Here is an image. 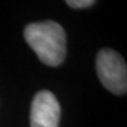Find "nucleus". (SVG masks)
I'll use <instances>...</instances> for the list:
<instances>
[{
    "label": "nucleus",
    "instance_id": "nucleus-1",
    "mask_svg": "<svg viewBox=\"0 0 127 127\" xmlns=\"http://www.w3.org/2000/svg\"><path fill=\"white\" fill-rule=\"evenodd\" d=\"M24 38L44 65L57 67L66 57V33L60 24L46 20L31 23L24 30Z\"/></svg>",
    "mask_w": 127,
    "mask_h": 127
},
{
    "label": "nucleus",
    "instance_id": "nucleus-2",
    "mask_svg": "<svg viewBox=\"0 0 127 127\" xmlns=\"http://www.w3.org/2000/svg\"><path fill=\"white\" fill-rule=\"evenodd\" d=\"M96 74L102 86L115 95L127 92V66L121 55L112 48H102L95 59Z\"/></svg>",
    "mask_w": 127,
    "mask_h": 127
},
{
    "label": "nucleus",
    "instance_id": "nucleus-3",
    "mask_svg": "<svg viewBox=\"0 0 127 127\" xmlns=\"http://www.w3.org/2000/svg\"><path fill=\"white\" fill-rule=\"evenodd\" d=\"M60 104L51 91L42 90L34 95L31 105V127H59Z\"/></svg>",
    "mask_w": 127,
    "mask_h": 127
},
{
    "label": "nucleus",
    "instance_id": "nucleus-4",
    "mask_svg": "<svg viewBox=\"0 0 127 127\" xmlns=\"http://www.w3.org/2000/svg\"><path fill=\"white\" fill-rule=\"evenodd\" d=\"M66 4L72 8H87L95 4L93 0H67Z\"/></svg>",
    "mask_w": 127,
    "mask_h": 127
}]
</instances>
